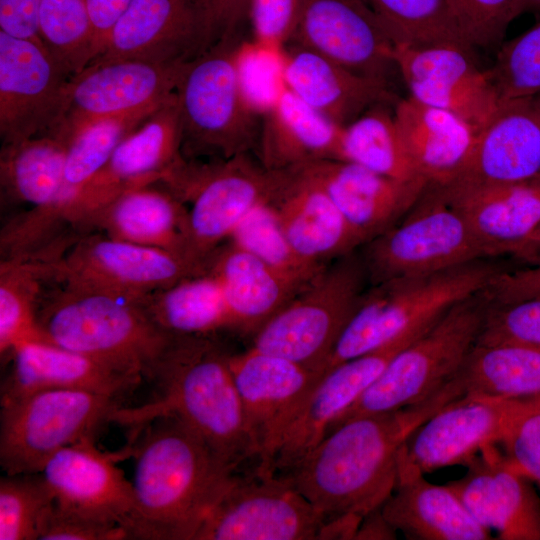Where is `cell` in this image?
I'll return each instance as SVG.
<instances>
[{
  "instance_id": "1",
  "label": "cell",
  "mask_w": 540,
  "mask_h": 540,
  "mask_svg": "<svg viewBox=\"0 0 540 540\" xmlns=\"http://www.w3.org/2000/svg\"><path fill=\"white\" fill-rule=\"evenodd\" d=\"M451 402L439 390L424 402L361 414L333 426L303 458L277 472L327 523L380 509L397 479L398 456L412 433Z\"/></svg>"
},
{
  "instance_id": "2",
  "label": "cell",
  "mask_w": 540,
  "mask_h": 540,
  "mask_svg": "<svg viewBox=\"0 0 540 540\" xmlns=\"http://www.w3.org/2000/svg\"><path fill=\"white\" fill-rule=\"evenodd\" d=\"M134 457L130 539L192 540L234 472L174 416L130 433Z\"/></svg>"
},
{
  "instance_id": "3",
  "label": "cell",
  "mask_w": 540,
  "mask_h": 540,
  "mask_svg": "<svg viewBox=\"0 0 540 540\" xmlns=\"http://www.w3.org/2000/svg\"><path fill=\"white\" fill-rule=\"evenodd\" d=\"M231 353L215 335H173L150 380L155 396L118 408L111 423L132 433L160 416H174L198 434L233 471L255 459Z\"/></svg>"
},
{
  "instance_id": "4",
  "label": "cell",
  "mask_w": 540,
  "mask_h": 540,
  "mask_svg": "<svg viewBox=\"0 0 540 540\" xmlns=\"http://www.w3.org/2000/svg\"><path fill=\"white\" fill-rule=\"evenodd\" d=\"M37 312L47 342L150 380L173 335L156 326L139 303L55 282Z\"/></svg>"
},
{
  "instance_id": "5",
  "label": "cell",
  "mask_w": 540,
  "mask_h": 540,
  "mask_svg": "<svg viewBox=\"0 0 540 540\" xmlns=\"http://www.w3.org/2000/svg\"><path fill=\"white\" fill-rule=\"evenodd\" d=\"M492 259L369 285L326 370L431 325L454 304L485 290L506 269Z\"/></svg>"
},
{
  "instance_id": "6",
  "label": "cell",
  "mask_w": 540,
  "mask_h": 540,
  "mask_svg": "<svg viewBox=\"0 0 540 540\" xmlns=\"http://www.w3.org/2000/svg\"><path fill=\"white\" fill-rule=\"evenodd\" d=\"M287 170H268L248 153L209 162L183 157L173 166L160 183L187 208V261L203 273L242 219L273 198Z\"/></svg>"
},
{
  "instance_id": "7",
  "label": "cell",
  "mask_w": 540,
  "mask_h": 540,
  "mask_svg": "<svg viewBox=\"0 0 540 540\" xmlns=\"http://www.w3.org/2000/svg\"><path fill=\"white\" fill-rule=\"evenodd\" d=\"M241 42L218 43L185 64L176 89L185 159H229L256 149L262 116L241 88Z\"/></svg>"
},
{
  "instance_id": "8",
  "label": "cell",
  "mask_w": 540,
  "mask_h": 540,
  "mask_svg": "<svg viewBox=\"0 0 540 540\" xmlns=\"http://www.w3.org/2000/svg\"><path fill=\"white\" fill-rule=\"evenodd\" d=\"M369 285L360 252L333 260L252 335L251 348L326 371Z\"/></svg>"
},
{
  "instance_id": "9",
  "label": "cell",
  "mask_w": 540,
  "mask_h": 540,
  "mask_svg": "<svg viewBox=\"0 0 540 540\" xmlns=\"http://www.w3.org/2000/svg\"><path fill=\"white\" fill-rule=\"evenodd\" d=\"M489 306L483 290L450 307L390 360L333 426L361 414L420 404L433 396L452 379L477 343Z\"/></svg>"
},
{
  "instance_id": "10",
  "label": "cell",
  "mask_w": 540,
  "mask_h": 540,
  "mask_svg": "<svg viewBox=\"0 0 540 540\" xmlns=\"http://www.w3.org/2000/svg\"><path fill=\"white\" fill-rule=\"evenodd\" d=\"M123 398L85 389L39 390L1 403L0 465L8 475L39 473L62 448L111 423Z\"/></svg>"
},
{
  "instance_id": "11",
  "label": "cell",
  "mask_w": 540,
  "mask_h": 540,
  "mask_svg": "<svg viewBox=\"0 0 540 540\" xmlns=\"http://www.w3.org/2000/svg\"><path fill=\"white\" fill-rule=\"evenodd\" d=\"M360 255L370 285L494 258L432 184L401 221L365 243Z\"/></svg>"
},
{
  "instance_id": "12",
  "label": "cell",
  "mask_w": 540,
  "mask_h": 540,
  "mask_svg": "<svg viewBox=\"0 0 540 540\" xmlns=\"http://www.w3.org/2000/svg\"><path fill=\"white\" fill-rule=\"evenodd\" d=\"M326 521L284 477L234 472L193 540L325 539Z\"/></svg>"
},
{
  "instance_id": "13",
  "label": "cell",
  "mask_w": 540,
  "mask_h": 540,
  "mask_svg": "<svg viewBox=\"0 0 540 540\" xmlns=\"http://www.w3.org/2000/svg\"><path fill=\"white\" fill-rule=\"evenodd\" d=\"M46 265L49 281L106 292L137 303L182 279L201 274L172 252L96 231L82 233Z\"/></svg>"
},
{
  "instance_id": "14",
  "label": "cell",
  "mask_w": 540,
  "mask_h": 540,
  "mask_svg": "<svg viewBox=\"0 0 540 540\" xmlns=\"http://www.w3.org/2000/svg\"><path fill=\"white\" fill-rule=\"evenodd\" d=\"M188 60H117L90 64L67 84L62 115L48 134L67 143L101 119L161 107L176 92Z\"/></svg>"
},
{
  "instance_id": "15",
  "label": "cell",
  "mask_w": 540,
  "mask_h": 540,
  "mask_svg": "<svg viewBox=\"0 0 540 540\" xmlns=\"http://www.w3.org/2000/svg\"><path fill=\"white\" fill-rule=\"evenodd\" d=\"M176 92L117 146L106 165L72 199L64 220L80 230L85 220L127 190L160 182L182 156Z\"/></svg>"
},
{
  "instance_id": "16",
  "label": "cell",
  "mask_w": 540,
  "mask_h": 540,
  "mask_svg": "<svg viewBox=\"0 0 540 540\" xmlns=\"http://www.w3.org/2000/svg\"><path fill=\"white\" fill-rule=\"evenodd\" d=\"M230 366L255 451V469L273 473L287 427L325 371L253 348L233 353Z\"/></svg>"
},
{
  "instance_id": "17",
  "label": "cell",
  "mask_w": 540,
  "mask_h": 540,
  "mask_svg": "<svg viewBox=\"0 0 540 540\" xmlns=\"http://www.w3.org/2000/svg\"><path fill=\"white\" fill-rule=\"evenodd\" d=\"M69 79L41 42L0 30L2 144L48 135L62 115Z\"/></svg>"
},
{
  "instance_id": "18",
  "label": "cell",
  "mask_w": 540,
  "mask_h": 540,
  "mask_svg": "<svg viewBox=\"0 0 540 540\" xmlns=\"http://www.w3.org/2000/svg\"><path fill=\"white\" fill-rule=\"evenodd\" d=\"M288 43L365 77L389 82L397 72L395 45L366 0H301Z\"/></svg>"
},
{
  "instance_id": "19",
  "label": "cell",
  "mask_w": 540,
  "mask_h": 540,
  "mask_svg": "<svg viewBox=\"0 0 540 540\" xmlns=\"http://www.w3.org/2000/svg\"><path fill=\"white\" fill-rule=\"evenodd\" d=\"M393 58L409 96L457 115L476 133L506 102L471 51L457 46H395Z\"/></svg>"
},
{
  "instance_id": "20",
  "label": "cell",
  "mask_w": 540,
  "mask_h": 540,
  "mask_svg": "<svg viewBox=\"0 0 540 540\" xmlns=\"http://www.w3.org/2000/svg\"><path fill=\"white\" fill-rule=\"evenodd\" d=\"M527 400L464 395L434 413L408 438V458L425 474L466 465L483 448L499 445Z\"/></svg>"
},
{
  "instance_id": "21",
  "label": "cell",
  "mask_w": 540,
  "mask_h": 540,
  "mask_svg": "<svg viewBox=\"0 0 540 540\" xmlns=\"http://www.w3.org/2000/svg\"><path fill=\"white\" fill-rule=\"evenodd\" d=\"M431 325L327 369L287 427L274 458L273 473L287 469L310 452L390 360Z\"/></svg>"
},
{
  "instance_id": "22",
  "label": "cell",
  "mask_w": 540,
  "mask_h": 540,
  "mask_svg": "<svg viewBox=\"0 0 540 540\" xmlns=\"http://www.w3.org/2000/svg\"><path fill=\"white\" fill-rule=\"evenodd\" d=\"M130 452L128 445L117 452L101 451L94 439H84L52 455L39 473L58 505L117 524L128 533L132 485L117 462Z\"/></svg>"
},
{
  "instance_id": "23",
  "label": "cell",
  "mask_w": 540,
  "mask_h": 540,
  "mask_svg": "<svg viewBox=\"0 0 540 540\" xmlns=\"http://www.w3.org/2000/svg\"><path fill=\"white\" fill-rule=\"evenodd\" d=\"M499 445L483 448L447 483L471 516L502 540H540V498Z\"/></svg>"
},
{
  "instance_id": "24",
  "label": "cell",
  "mask_w": 540,
  "mask_h": 540,
  "mask_svg": "<svg viewBox=\"0 0 540 540\" xmlns=\"http://www.w3.org/2000/svg\"><path fill=\"white\" fill-rule=\"evenodd\" d=\"M299 167L324 188L363 245L401 221L430 184L399 181L344 160Z\"/></svg>"
},
{
  "instance_id": "25",
  "label": "cell",
  "mask_w": 540,
  "mask_h": 540,
  "mask_svg": "<svg viewBox=\"0 0 540 540\" xmlns=\"http://www.w3.org/2000/svg\"><path fill=\"white\" fill-rule=\"evenodd\" d=\"M540 177V120L533 97L507 100L477 133L469 155L443 186L509 185Z\"/></svg>"
},
{
  "instance_id": "26",
  "label": "cell",
  "mask_w": 540,
  "mask_h": 540,
  "mask_svg": "<svg viewBox=\"0 0 540 540\" xmlns=\"http://www.w3.org/2000/svg\"><path fill=\"white\" fill-rule=\"evenodd\" d=\"M200 53L198 0H132L105 51L90 64L127 59L166 63Z\"/></svg>"
},
{
  "instance_id": "27",
  "label": "cell",
  "mask_w": 540,
  "mask_h": 540,
  "mask_svg": "<svg viewBox=\"0 0 540 540\" xmlns=\"http://www.w3.org/2000/svg\"><path fill=\"white\" fill-rule=\"evenodd\" d=\"M268 203L292 248L312 265L325 266L363 245L324 188L300 167L288 169Z\"/></svg>"
},
{
  "instance_id": "28",
  "label": "cell",
  "mask_w": 540,
  "mask_h": 540,
  "mask_svg": "<svg viewBox=\"0 0 540 540\" xmlns=\"http://www.w3.org/2000/svg\"><path fill=\"white\" fill-rule=\"evenodd\" d=\"M383 517L411 540H489L491 531L480 525L451 488L430 483L407 456H398L395 487L380 508Z\"/></svg>"
},
{
  "instance_id": "29",
  "label": "cell",
  "mask_w": 540,
  "mask_h": 540,
  "mask_svg": "<svg viewBox=\"0 0 540 540\" xmlns=\"http://www.w3.org/2000/svg\"><path fill=\"white\" fill-rule=\"evenodd\" d=\"M282 57L285 87L342 127L374 106L399 100L390 82L356 74L307 48L288 43Z\"/></svg>"
},
{
  "instance_id": "30",
  "label": "cell",
  "mask_w": 540,
  "mask_h": 540,
  "mask_svg": "<svg viewBox=\"0 0 540 540\" xmlns=\"http://www.w3.org/2000/svg\"><path fill=\"white\" fill-rule=\"evenodd\" d=\"M1 382L0 404L47 389H85L123 398L141 378L46 341L17 346Z\"/></svg>"
},
{
  "instance_id": "31",
  "label": "cell",
  "mask_w": 540,
  "mask_h": 540,
  "mask_svg": "<svg viewBox=\"0 0 540 540\" xmlns=\"http://www.w3.org/2000/svg\"><path fill=\"white\" fill-rule=\"evenodd\" d=\"M65 159L66 143L51 135L2 144L1 191L8 200L31 206L23 216L43 235L63 226Z\"/></svg>"
},
{
  "instance_id": "32",
  "label": "cell",
  "mask_w": 540,
  "mask_h": 540,
  "mask_svg": "<svg viewBox=\"0 0 540 540\" xmlns=\"http://www.w3.org/2000/svg\"><path fill=\"white\" fill-rule=\"evenodd\" d=\"M80 230L164 249L187 261V208L165 187L125 191L90 215Z\"/></svg>"
},
{
  "instance_id": "33",
  "label": "cell",
  "mask_w": 540,
  "mask_h": 540,
  "mask_svg": "<svg viewBox=\"0 0 540 540\" xmlns=\"http://www.w3.org/2000/svg\"><path fill=\"white\" fill-rule=\"evenodd\" d=\"M343 127L286 87L263 114L256 150L268 170H286L321 160H342Z\"/></svg>"
},
{
  "instance_id": "34",
  "label": "cell",
  "mask_w": 540,
  "mask_h": 540,
  "mask_svg": "<svg viewBox=\"0 0 540 540\" xmlns=\"http://www.w3.org/2000/svg\"><path fill=\"white\" fill-rule=\"evenodd\" d=\"M434 186L462 214L494 258L507 255L540 223V177L509 185Z\"/></svg>"
},
{
  "instance_id": "35",
  "label": "cell",
  "mask_w": 540,
  "mask_h": 540,
  "mask_svg": "<svg viewBox=\"0 0 540 540\" xmlns=\"http://www.w3.org/2000/svg\"><path fill=\"white\" fill-rule=\"evenodd\" d=\"M203 273L218 282L232 330L251 335L304 287L230 241L210 256Z\"/></svg>"
},
{
  "instance_id": "36",
  "label": "cell",
  "mask_w": 540,
  "mask_h": 540,
  "mask_svg": "<svg viewBox=\"0 0 540 540\" xmlns=\"http://www.w3.org/2000/svg\"><path fill=\"white\" fill-rule=\"evenodd\" d=\"M393 113L420 173L434 185L451 180L469 155L475 130L457 115L411 96L399 99Z\"/></svg>"
},
{
  "instance_id": "37",
  "label": "cell",
  "mask_w": 540,
  "mask_h": 540,
  "mask_svg": "<svg viewBox=\"0 0 540 540\" xmlns=\"http://www.w3.org/2000/svg\"><path fill=\"white\" fill-rule=\"evenodd\" d=\"M445 386L456 398L464 395L510 400L540 398V347L475 344Z\"/></svg>"
},
{
  "instance_id": "38",
  "label": "cell",
  "mask_w": 540,
  "mask_h": 540,
  "mask_svg": "<svg viewBox=\"0 0 540 540\" xmlns=\"http://www.w3.org/2000/svg\"><path fill=\"white\" fill-rule=\"evenodd\" d=\"M139 305L156 326L171 335H216L232 330L222 290L207 273L152 293Z\"/></svg>"
},
{
  "instance_id": "39",
  "label": "cell",
  "mask_w": 540,
  "mask_h": 540,
  "mask_svg": "<svg viewBox=\"0 0 540 540\" xmlns=\"http://www.w3.org/2000/svg\"><path fill=\"white\" fill-rule=\"evenodd\" d=\"M387 106H374L343 127L342 160L399 181L427 180L411 158Z\"/></svg>"
},
{
  "instance_id": "40",
  "label": "cell",
  "mask_w": 540,
  "mask_h": 540,
  "mask_svg": "<svg viewBox=\"0 0 540 540\" xmlns=\"http://www.w3.org/2000/svg\"><path fill=\"white\" fill-rule=\"evenodd\" d=\"M48 280L44 261L5 259L0 264V355L10 358L26 342L46 341L37 312ZM47 342V341H46Z\"/></svg>"
},
{
  "instance_id": "41",
  "label": "cell",
  "mask_w": 540,
  "mask_h": 540,
  "mask_svg": "<svg viewBox=\"0 0 540 540\" xmlns=\"http://www.w3.org/2000/svg\"><path fill=\"white\" fill-rule=\"evenodd\" d=\"M366 1L395 46H457L472 52L447 0Z\"/></svg>"
},
{
  "instance_id": "42",
  "label": "cell",
  "mask_w": 540,
  "mask_h": 540,
  "mask_svg": "<svg viewBox=\"0 0 540 540\" xmlns=\"http://www.w3.org/2000/svg\"><path fill=\"white\" fill-rule=\"evenodd\" d=\"M156 110L101 119L70 137L66 143L63 222L65 211L79 190L106 165L122 140Z\"/></svg>"
},
{
  "instance_id": "43",
  "label": "cell",
  "mask_w": 540,
  "mask_h": 540,
  "mask_svg": "<svg viewBox=\"0 0 540 540\" xmlns=\"http://www.w3.org/2000/svg\"><path fill=\"white\" fill-rule=\"evenodd\" d=\"M298 286H305L324 266L303 260L292 248L268 202L254 207L228 240Z\"/></svg>"
},
{
  "instance_id": "44",
  "label": "cell",
  "mask_w": 540,
  "mask_h": 540,
  "mask_svg": "<svg viewBox=\"0 0 540 540\" xmlns=\"http://www.w3.org/2000/svg\"><path fill=\"white\" fill-rule=\"evenodd\" d=\"M39 38L71 78L91 62V33L85 0H41Z\"/></svg>"
},
{
  "instance_id": "45",
  "label": "cell",
  "mask_w": 540,
  "mask_h": 540,
  "mask_svg": "<svg viewBox=\"0 0 540 540\" xmlns=\"http://www.w3.org/2000/svg\"><path fill=\"white\" fill-rule=\"evenodd\" d=\"M53 501L40 473L5 474L0 479V540H37Z\"/></svg>"
},
{
  "instance_id": "46",
  "label": "cell",
  "mask_w": 540,
  "mask_h": 540,
  "mask_svg": "<svg viewBox=\"0 0 540 540\" xmlns=\"http://www.w3.org/2000/svg\"><path fill=\"white\" fill-rule=\"evenodd\" d=\"M504 101L540 93V22L503 42L488 69Z\"/></svg>"
},
{
  "instance_id": "47",
  "label": "cell",
  "mask_w": 540,
  "mask_h": 540,
  "mask_svg": "<svg viewBox=\"0 0 540 540\" xmlns=\"http://www.w3.org/2000/svg\"><path fill=\"white\" fill-rule=\"evenodd\" d=\"M282 50L244 40L237 49L236 63L243 94L261 116L285 89Z\"/></svg>"
},
{
  "instance_id": "48",
  "label": "cell",
  "mask_w": 540,
  "mask_h": 540,
  "mask_svg": "<svg viewBox=\"0 0 540 540\" xmlns=\"http://www.w3.org/2000/svg\"><path fill=\"white\" fill-rule=\"evenodd\" d=\"M468 43L501 46L509 24L522 14L519 0H447Z\"/></svg>"
},
{
  "instance_id": "49",
  "label": "cell",
  "mask_w": 540,
  "mask_h": 540,
  "mask_svg": "<svg viewBox=\"0 0 540 540\" xmlns=\"http://www.w3.org/2000/svg\"><path fill=\"white\" fill-rule=\"evenodd\" d=\"M503 343L540 347V298L505 305L490 303L476 344Z\"/></svg>"
},
{
  "instance_id": "50",
  "label": "cell",
  "mask_w": 540,
  "mask_h": 540,
  "mask_svg": "<svg viewBox=\"0 0 540 540\" xmlns=\"http://www.w3.org/2000/svg\"><path fill=\"white\" fill-rule=\"evenodd\" d=\"M499 445L509 462L540 487V398L526 402Z\"/></svg>"
},
{
  "instance_id": "51",
  "label": "cell",
  "mask_w": 540,
  "mask_h": 540,
  "mask_svg": "<svg viewBox=\"0 0 540 540\" xmlns=\"http://www.w3.org/2000/svg\"><path fill=\"white\" fill-rule=\"evenodd\" d=\"M129 539L127 531L52 502L43 516L37 540H120Z\"/></svg>"
},
{
  "instance_id": "52",
  "label": "cell",
  "mask_w": 540,
  "mask_h": 540,
  "mask_svg": "<svg viewBox=\"0 0 540 540\" xmlns=\"http://www.w3.org/2000/svg\"><path fill=\"white\" fill-rule=\"evenodd\" d=\"M251 0H198L201 53L223 42H240Z\"/></svg>"
},
{
  "instance_id": "53",
  "label": "cell",
  "mask_w": 540,
  "mask_h": 540,
  "mask_svg": "<svg viewBox=\"0 0 540 540\" xmlns=\"http://www.w3.org/2000/svg\"><path fill=\"white\" fill-rule=\"evenodd\" d=\"M301 0H251L252 41L282 50L294 30Z\"/></svg>"
},
{
  "instance_id": "54",
  "label": "cell",
  "mask_w": 540,
  "mask_h": 540,
  "mask_svg": "<svg viewBox=\"0 0 540 540\" xmlns=\"http://www.w3.org/2000/svg\"><path fill=\"white\" fill-rule=\"evenodd\" d=\"M485 293L493 305L540 298V265L505 269L485 289Z\"/></svg>"
},
{
  "instance_id": "55",
  "label": "cell",
  "mask_w": 540,
  "mask_h": 540,
  "mask_svg": "<svg viewBox=\"0 0 540 540\" xmlns=\"http://www.w3.org/2000/svg\"><path fill=\"white\" fill-rule=\"evenodd\" d=\"M131 1L85 0L91 33V62L105 51L115 26Z\"/></svg>"
},
{
  "instance_id": "56",
  "label": "cell",
  "mask_w": 540,
  "mask_h": 540,
  "mask_svg": "<svg viewBox=\"0 0 540 540\" xmlns=\"http://www.w3.org/2000/svg\"><path fill=\"white\" fill-rule=\"evenodd\" d=\"M40 2L0 0V30L14 37L41 42L37 20Z\"/></svg>"
},
{
  "instance_id": "57",
  "label": "cell",
  "mask_w": 540,
  "mask_h": 540,
  "mask_svg": "<svg viewBox=\"0 0 540 540\" xmlns=\"http://www.w3.org/2000/svg\"><path fill=\"white\" fill-rule=\"evenodd\" d=\"M396 532L377 509L362 519L354 539H395Z\"/></svg>"
},
{
  "instance_id": "58",
  "label": "cell",
  "mask_w": 540,
  "mask_h": 540,
  "mask_svg": "<svg viewBox=\"0 0 540 540\" xmlns=\"http://www.w3.org/2000/svg\"><path fill=\"white\" fill-rule=\"evenodd\" d=\"M507 255L527 266H539L540 223L526 238L515 244Z\"/></svg>"
},
{
  "instance_id": "59",
  "label": "cell",
  "mask_w": 540,
  "mask_h": 540,
  "mask_svg": "<svg viewBox=\"0 0 540 540\" xmlns=\"http://www.w3.org/2000/svg\"><path fill=\"white\" fill-rule=\"evenodd\" d=\"M522 13L540 12V0H519Z\"/></svg>"
},
{
  "instance_id": "60",
  "label": "cell",
  "mask_w": 540,
  "mask_h": 540,
  "mask_svg": "<svg viewBox=\"0 0 540 540\" xmlns=\"http://www.w3.org/2000/svg\"><path fill=\"white\" fill-rule=\"evenodd\" d=\"M533 103L540 120V93L533 97Z\"/></svg>"
}]
</instances>
